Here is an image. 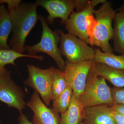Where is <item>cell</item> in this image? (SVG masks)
Here are the masks:
<instances>
[{"label":"cell","instance_id":"obj_1","mask_svg":"<svg viewBox=\"0 0 124 124\" xmlns=\"http://www.w3.org/2000/svg\"><path fill=\"white\" fill-rule=\"evenodd\" d=\"M35 3L23 2L17 7L8 10L11 19L12 37L9 45L17 52H25L26 38L39 20Z\"/></svg>","mask_w":124,"mask_h":124},{"label":"cell","instance_id":"obj_2","mask_svg":"<svg viewBox=\"0 0 124 124\" xmlns=\"http://www.w3.org/2000/svg\"><path fill=\"white\" fill-rule=\"evenodd\" d=\"M112 2L108 1L102 4L93 14L95 16L97 24L93 38L90 45L97 46L101 49L102 51L107 54L113 53V49L109 40L113 37L112 23L116 12L113 9Z\"/></svg>","mask_w":124,"mask_h":124},{"label":"cell","instance_id":"obj_3","mask_svg":"<svg viewBox=\"0 0 124 124\" xmlns=\"http://www.w3.org/2000/svg\"><path fill=\"white\" fill-rule=\"evenodd\" d=\"M78 99L84 108L101 105L111 107L114 105L111 88L104 78L98 75L92 68L84 91Z\"/></svg>","mask_w":124,"mask_h":124},{"label":"cell","instance_id":"obj_4","mask_svg":"<svg viewBox=\"0 0 124 124\" xmlns=\"http://www.w3.org/2000/svg\"><path fill=\"white\" fill-rule=\"evenodd\" d=\"M39 20L42 25V35L40 41L32 46L25 45V51L28 55L36 56L37 54L43 53L48 54L54 60L59 68L64 70L66 62L60 53L58 44L60 42V36L58 29L53 31L49 27L44 16L39 15Z\"/></svg>","mask_w":124,"mask_h":124},{"label":"cell","instance_id":"obj_5","mask_svg":"<svg viewBox=\"0 0 124 124\" xmlns=\"http://www.w3.org/2000/svg\"><path fill=\"white\" fill-rule=\"evenodd\" d=\"M58 31L60 36L59 50L67 62L76 63L94 60L95 49L76 36L65 33L60 29Z\"/></svg>","mask_w":124,"mask_h":124},{"label":"cell","instance_id":"obj_6","mask_svg":"<svg viewBox=\"0 0 124 124\" xmlns=\"http://www.w3.org/2000/svg\"><path fill=\"white\" fill-rule=\"evenodd\" d=\"M55 68L51 66L42 69L32 64L27 65L28 78L25 84L35 90L47 106L53 101L51 93L52 77Z\"/></svg>","mask_w":124,"mask_h":124},{"label":"cell","instance_id":"obj_7","mask_svg":"<svg viewBox=\"0 0 124 124\" xmlns=\"http://www.w3.org/2000/svg\"><path fill=\"white\" fill-rule=\"evenodd\" d=\"M24 96L22 88L12 80L9 72L6 69L0 72V101L16 108L20 113L26 108Z\"/></svg>","mask_w":124,"mask_h":124},{"label":"cell","instance_id":"obj_8","mask_svg":"<svg viewBox=\"0 0 124 124\" xmlns=\"http://www.w3.org/2000/svg\"><path fill=\"white\" fill-rule=\"evenodd\" d=\"M93 62L94 60L76 63L66 62L63 72L73 94L78 99L84 91L87 76Z\"/></svg>","mask_w":124,"mask_h":124},{"label":"cell","instance_id":"obj_9","mask_svg":"<svg viewBox=\"0 0 124 124\" xmlns=\"http://www.w3.org/2000/svg\"><path fill=\"white\" fill-rule=\"evenodd\" d=\"M106 0H92L90 4L82 11H72L69 18L64 23L68 33L76 36L89 44V40L86 33V18L93 13L94 8L99 4H103Z\"/></svg>","mask_w":124,"mask_h":124},{"label":"cell","instance_id":"obj_10","mask_svg":"<svg viewBox=\"0 0 124 124\" xmlns=\"http://www.w3.org/2000/svg\"><path fill=\"white\" fill-rule=\"evenodd\" d=\"M35 3L46 10L48 13L46 21L51 24L57 18L61 19V24H64L76 7L75 0H37Z\"/></svg>","mask_w":124,"mask_h":124},{"label":"cell","instance_id":"obj_11","mask_svg":"<svg viewBox=\"0 0 124 124\" xmlns=\"http://www.w3.org/2000/svg\"><path fill=\"white\" fill-rule=\"evenodd\" d=\"M26 106L33 112L32 122L33 124H59V113L53 108H49L43 102L38 93L35 91Z\"/></svg>","mask_w":124,"mask_h":124},{"label":"cell","instance_id":"obj_12","mask_svg":"<svg viewBox=\"0 0 124 124\" xmlns=\"http://www.w3.org/2000/svg\"><path fill=\"white\" fill-rule=\"evenodd\" d=\"M83 120L85 124H116L110 107L106 105L84 108Z\"/></svg>","mask_w":124,"mask_h":124},{"label":"cell","instance_id":"obj_13","mask_svg":"<svg viewBox=\"0 0 124 124\" xmlns=\"http://www.w3.org/2000/svg\"><path fill=\"white\" fill-rule=\"evenodd\" d=\"M92 68L98 75L108 81L114 87H124V69H116L94 61Z\"/></svg>","mask_w":124,"mask_h":124},{"label":"cell","instance_id":"obj_14","mask_svg":"<svg viewBox=\"0 0 124 124\" xmlns=\"http://www.w3.org/2000/svg\"><path fill=\"white\" fill-rule=\"evenodd\" d=\"M113 28V50L120 54H124V8L116 10Z\"/></svg>","mask_w":124,"mask_h":124},{"label":"cell","instance_id":"obj_15","mask_svg":"<svg viewBox=\"0 0 124 124\" xmlns=\"http://www.w3.org/2000/svg\"><path fill=\"white\" fill-rule=\"evenodd\" d=\"M84 109L79 100L73 94L69 107L61 114L59 124H80L83 120Z\"/></svg>","mask_w":124,"mask_h":124},{"label":"cell","instance_id":"obj_16","mask_svg":"<svg viewBox=\"0 0 124 124\" xmlns=\"http://www.w3.org/2000/svg\"><path fill=\"white\" fill-rule=\"evenodd\" d=\"M12 31L11 19L7 9L0 5V49H11L8 44L9 36Z\"/></svg>","mask_w":124,"mask_h":124},{"label":"cell","instance_id":"obj_17","mask_svg":"<svg viewBox=\"0 0 124 124\" xmlns=\"http://www.w3.org/2000/svg\"><path fill=\"white\" fill-rule=\"evenodd\" d=\"M94 62L103 63L109 66L120 69H124V54L116 55L114 54L104 53L95 49Z\"/></svg>","mask_w":124,"mask_h":124},{"label":"cell","instance_id":"obj_18","mask_svg":"<svg viewBox=\"0 0 124 124\" xmlns=\"http://www.w3.org/2000/svg\"><path fill=\"white\" fill-rule=\"evenodd\" d=\"M29 57L36 59L41 61L44 59L43 55L32 56L28 54H21L12 49H0V72L5 69V66L11 64L15 66V62L19 58Z\"/></svg>","mask_w":124,"mask_h":124},{"label":"cell","instance_id":"obj_19","mask_svg":"<svg viewBox=\"0 0 124 124\" xmlns=\"http://www.w3.org/2000/svg\"><path fill=\"white\" fill-rule=\"evenodd\" d=\"M68 85L63 71L55 68L53 74L51 84L53 101L59 97Z\"/></svg>","mask_w":124,"mask_h":124},{"label":"cell","instance_id":"obj_20","mask_svg":"<svg viewBox=\"0 0 124 124\" xmlns=\"http://www.w3.org/2000/svg\"><path fill=\"white\" fill-rule=\"evenodd\" d=\"M73 94L72 89L68 85L59 97L53 101V108L58 113L65 112L71 104Z\"/></svg>","mask_w":124,"mask_h":124},{"label":"cell","instance_id":"obj_21","mask_svg":"<svg viewBox=\"0 0 124 124\" xmlns=\"http://www.w3.org/2000/svg\"><path fill=\"white\" fill-rule=\"evenodd\" d=\"M97 24V21L93 14H91L86 17V33L89 40V44L93 36Z\"/></svg>","mask_w":124,"mask_h":124},{"label":"cell","instance_id":"obj_22","mask_svg":"<svg viewBox=\"0 0 124 124\" xmlns=\"http://www.w3.org/2000/svg\"><path fill=\"white\" fill-rule=\"evenodd\" d=\"M111 90L114 105L124 104V87H114Z\"/></svg>","mask_w":124,"mask_h":124},{"label":"cell","instance_id":"obj_23","mask_svg":"<svg viewBox=\"0 0 124 124\" xmlns=\"http://www.w3.org/2000/svg\"><path fill=\"white\" fill-rule=\"evenodd\" d=\"M110 111L116 124H124V115L113 110L111 107H110Z\"/></svg>","mask_w":124,"mask_h":124},{"label":"cell","instance_id":"obj_24","mask_svg":"<svg viewBox=\"0 0 124 124\" xmlns=\"http://www.w3.org/2000/svg\"><path fill=\"white\" fill-rule=\"evenodd\" d=\"M76 3V9L77 12L82 11L90 4L91 3L92 0H75Z\"/></svg>","mask_w":124,"mask_h":124},{"label":"cell","instance_id":"obj_25","mask_svg":"<svg viewBox=\"0 0 124 124\" xmlns=\"http://www.w3.org/2000/svg\"><path fill=\"white\" fill-rule=\"evenodd\" d=\"M21 0H0V5L6 4L7 9L17 7L22 2Z\"/></svg>","mask_w":124,"mask_h":124},{"label":"cell","instance_id":"obj_26","mask_svg":"<svg viewBox=\"0 0 124 124\" xmlns=\"http://www.w3.org/2000/svg\"><path fill=\"white\" fill-rule=\"evenodd\" d=\"M19 124H33L28 119V118L23 112H20L18 118Z\"/></svg>","mask_w":124,"mask_h":124},{"label":"cell","instance_id":"obj_27","mask_svg":"<svg viewBox=\"0 0 124 124\" xmlns=\"http://www.w3.org/2000/svg\"><path fill=\"white\" fill-rule=\"evenodd\" d=\"M111 107L113 110L124 115V104H115Z\"/></svg>","mask_w":124,"mask_h":124},{"label":"cell","instance_id":"obj_28","mask_svg":"<svg viewBox=\"0 0 124 124\" xmlns=\"http://www.w3.org/2000/svg\"><path fill=\"white\" fill-rule=\"evenodd\" d=\"M124 8V4H123V5H122V6H121L120 7V8H118V9H117V10H116H116H119L120 9L123 8Z\"/></svg>","mask_w":124,"mask_h":124},{"label":"cell","instance_id":"obj_29","mask_svg":"<svg viewBox=\"0 0 124 124\" xmlns=\"http://www.w3.org/2000/svg\"><path fill=\"white\" fill-rule=\"evenodd\" d=\"M80 124H85V123H84V122H81V123H80Z\"/></svg>","mask_w":124,"mask_h":124},{"label":"cell","instance_id":"obj_30","mask_svg":"<svg viewBox=\"0 0 124 124\" xmlns=\"http://www.w3.org/2000/svg\"></svg>","mask_w":124,"mask_h":124}]
</instances>
